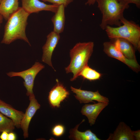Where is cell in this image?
I'll use <instances>...</instances> for the list:
<instances>
[{
  "mask_svg": "<svg viewBox=\"0 0 140 140\" xmlns=\"http://www.w3.org/2000/svg\"><path fill=\"white\" fill-rule=\"evenodd\" d=\"M30 15L22 7H20L7 20L1 43L9 44L17 39H20L31 46L25 33L27 19Z\"/></svg>",
  "mask_w": 140,
  "mask_h": 140,
  "instance_id": "obj_1",
  "label": "cell"
},
{
  "mask_svg": "<svg viewBox=\"0 0 140 140\" xmlns=\"http://www.w3.org/2000/svg\"><path fill=\"white\" fill-rule=\"evenodd\" d=\"M94 46V43L92 41L79 42L70 50V63L65 68V70L67 73L73 74L71 81L76 80L82 69L88 65L93 52Z\"/></svg>",
  "mask_w": 140,
  "mask_h": 140,
  "instance_id": "obj_2",
  "label": "cell"
},
{
  "mask_svg": "<svg viewBox=\"0 0 140 140\" xmlns=\"http://www.w3.org/2000/svg\"><path fill=\"white\" fill-rule=\"evenodd\" d=\"M96 2L102 15L100 25L102 29L104 30L108 25H121V20L124 17V12L129 8V5L123 4L117 0H96Z\"/></svg>",
  "mask_w": 140,
  "mask_h": 140,
  "instance_id": "obj_3",
  "label": "cell"
},
{
  "mask_svg": "<svg viewBox=\"0 0 140 140\" xmlns=\"http://www.w3.org/2000/svg\"><path fill=\"white\" fill-rule=\"evenodd\" d=\"M123 25L113 27L107 26L105 30L110 39L121 38L130 42L136 49L140 50V27L135 22L129 21L124 17L121 19Z\"/></svg>",
  "mask_w": 140,
  "mask_h": 140,
  "instance_id": "obj_4",
  "label": "cell"
},
{
  "mask_svg": "<svg viewBox=\"0 0 140 140\" xmlns=\"http://www.w3.org/2000/svg\"><path fill=\"white\" fill-rule=\"evenodd\" d=\"M44 68V65L37 61L31 67L27 70L19 72H10L7 75L10 77L18 76L22 78L24 80V85L27 91L26 94L29 96L34 94L33 89L36 77Z\"/></svg>",
  "mask_w": 140,
  "mask_h": 140,
  "instance_id": "obj_5",
  "label": "cell"
},
{
  "mask_svg": "<svg viewBox=\"0 0 140 140\" xmlns=\"http://www.w3.org/2000/svg\"><path fill=\"white\" fill-rule=\"evenodd\" d=\"M103 50L108 56L115 58L123 62L134 71H139L140 66L136 60L128 59L115 47L113 43L106 41L103 43Z\"/></svg>",
  "mask_w": 140,
  "mask_h": 140,
  "instance_id": "obj_6",
  "label": "cell"
},
{
  "mask_svg": "<svg viewBox=\"0 0 140 140\" xmlns=\"http://www.w3.org/2000/svg\"><path fill=\"white\" fill-rule=\"evenodd\" d=\"M60 38V34L53 31L51 32L47 36L46 41L42 47V61L52 67L55 71L52 62V57Z\"/></svg>",
  "mask_w": 140,
  "mask_h": 140,
  "instance_id": "obj_7",
  "label": "cell"
},
{
  "mask_svg": "<svg viewBox=\"0 0 140 140\" xmlns=\"http://www.w3.org/2000/svg\"><path fill=\"white\" fill-rule=\"evenodd\" d=\"M29 97V104L24 113L20 124V127L23 131L24 138L28 137V129L30 123L33 117L40 107L34 94Z\"/></svg>",
  "mask_w": 140,
  "mask_h": 140,
  "instance_id": "obj_8",
  "label": "cell"
},
{
  "mask_svg": "<svg viewBox=\"0 0 140 140\" xmlns=\"http://www.w3.org/2000/svg\"><path fill=\"white\" fill-rule=\"evenodd\" d=\"M140 131H132L124 122H120L113 134H110L108 140H134L140 139Z\"/></svg>",
  "mask_w": 140,
  "mask_h": 140,
  "instance_id": "obj_9",
  "label": "cell"
},
{
  "mask_svg": "<svg viewBox=\"0 0 140 140\" xmlns=\"http://www.w3.org/2000/svg\"><path fill=\"white\" fill-rule=\"evenodd\" d=\"M71 90L75 94L74 96L80 103H87L95 100L98 102H109L108 99L99 93V91L93 92L75 88L71 86Z\"/></svg>",
  "mask_w": 140,
  "mask_h": 140,
  "instance_id": "obj_10",
  "label": "cell"
},
{
  "mask_svg": "<svg viewBox=\"0 0 140 140\" xmlns=\"http://www.w3.org/2000/svg\"><path fill=\"white\" fill-rule=\"evenodd\" d=\"M56 85L49 92L48 100L50 105L54 108H58L61 102L67 98L69 94V92L58 80H56Z\"/></svg>",
  "mask_w": 140,
  "mask_h": 140,
  "instance_id": "obj_11",
  "label": "cell"
},
{
  "mask_svg": "<svg viewBox=\"0 0 140 140\" xmlns=\"http://www.w3.org/2000/svg\"><path fill=\"white\" fill-rule=\"evenodd\" d=\"M22 7L30 14L38 13L42 11H49L55 13L59 6L47 4L39 0H22Z\"/></svg>",
  "mask_w": 140,
  "mask_h": 140,
  "instance_id": "obj_12",
  "label": "cell"
},
{
  "mask_svg": "<svg viewBox=\"0 0 140 140\" xmlns=\"http://www.w3.org/2000/svg\"><path fill=\"white\" fill-rule=\"evenodd\" d=\"M109 102H98L93 104H86L82 107L81 112L87 118L90 125H94L98 116Z\"/></svg>",
  "mask_w": 140,
  "mask_h": 140,
  "instance_id": "obj_13",
  "label": "cell"
},
{
  "mask_svg": "<svg viewBox=\"0 0 140 140\" xmlns=\"http://www.w3.org/2000/svg\"><path fill=\"white\" fill-rule=\"evenodd\" d=\"M0 112L12 120L16 127L17 128L20 127L21 121L24 114L23 112L16 110L0 99Z\"/></svg>",
  "mask_w": 140,
  "mask_h": 140,
  "instance_id": "obj_14",
  "label": "cell"
},
{
  "mask_svg": "<svg viewBox=\"0 0 140 140\" xmlns=\"http://www.w3.org/2000/svg\"><path fill=\"white\" fill-rule=\"evenodd\" d=\"M116 48L121 52L127 58L136 60L135 50L132 45L127 40L123 39H112Z\"/></svg>",
  "mask_w": 140,
  "mask_h": 140,
  "instance_id": "obj_15",
  "label": "cell"
},
{
  "mask_svg": "<svg viewBox=\"0 0 140 140\" xmlns=\"http://www.w3.org/2000/svg\"><path fill=\"white\" fill-rule=\"evenodd\" d=\"M19 8L18 0H2L0 2V14L7 20Z\"/></svg>",
  "mask_w": 140,
  "mask_h": 140,
  "instance_id": "obj_16",
  "label": "cell"
},
{
  "mask_svg": "<svg viewBox=\"0 0 140 140\" xmlns=\"http://www.w3.org/2000/svg\"><path fill=\"white\" fill-rule=\"evenodd\" d=\"M65 8L63 5H59L57 11L51 19L53 25V31L59 34L62 32L64 29Z\"/></svg>",
  "mask_w": 140,
  "mask_h": 140,
  "instance_id": "obj_17",
  "label": "cell"
},
{
  "mask_svg": "<svg viewBox=\"0 0 140 140\" xmlns=\"http://www.w3.org/2000/svg\"><path fill=\"white\" fill-rule=\"evenodd\" d=\"M85 120H83L81 123ZM80 124L77 125L74 128L71 130L69 136L70 139L76 140H100L90 130H87L84 132L78 130V128Z\"/></svg>",
  "mask_w": 140,
  "mask_h": 140,
  "instance_id": "obj_18",
  "label": "cell"
},
{
  "mask_svg": "<svg viewBox=\"0 0 140 140\" xmlns=\"http://www.w3.org/2000/svg\"><path fill=\"white\" fill-rule=\"evenodd\" d=\"M80 76L84 79L92 81L99 79L101 76V74L87 65L81 71L79 76Z\"/></svg>",
  "mask_w": 140,
  "mask_h": 140,
  "instance_id": "obj_19",
  "label": "cell"
},
{
  "mask_svg": "<svg viewBox=\"0 0 140 140\" xmlns=\"http://www.w3.org/2000/svg\"><path fill=\"white\" fill-rule=\"evenodd\" d=\"M15 126L13 121L0 112V132H12Z\"/></svg>",
  "mask_w": 140,
  "mask_h": 140,
  "instance_id": "obj_20",
  "label": "cell"
},
{
  "mask_svg": "<svg viewBox=\"0 0 140 140\" xmlns=\"http://www.w3.org/2000/svg\"><path fill=\"white\" fill-rule=\"evenodd\" d=\"M65 131V127L63 125L57 124L53 127L52 129V132L54 135L57 137H59L63 134Z\"/></svg>",
  "mask_w": 140,
  "mask_h": 140,
  "instance_id": "obj_21",
  "label": "cell"
},
{
  "mask_svg": "<svg viewBox=\"0 0 140 140\" xmlns=\"http://www.w3.org/2000/svg\"><path fill=\"white\" fill-rule=\"evenodd\" d=\"M43 1L47 2L52 4H53L59 5H63L66 8L72 2L73 0H41Z\"/></svg>",
  "mask_w": 140,
  "mask_h": 140,
  "instance_id": "obj_22",
  "label": "cell"
},
{
  "mask_svg": "<svg viewBox=\"0 0 140 140\" xmlns=\"http://www.w3.org/2000/svg\"><path fill=\"white\" fill-rule=\"evenodd\" d=\"M123 4L129 5L130 3H133L138 8H140V0H117Z\"/></svg>",
  "mask_w": 140,
  "mask_h": 140,
  "instance_id": "obj_23",
  "label": "cell"
},
{
  "mask_svg": "<svg viewBox=\"0 0 140 140\" xmlns=\"http://www.w3.org/2000/svg\"><path fill=\"white\" fill-rule=\"evenodd\" d=\"M8 132L4 131L2 132L0 135V139L2 140H8Z\"/></svg>",
  "mask_w": 140,
  "mask_h": 140,
  "instance_id": "obj_24",
  "label": "cell"
},
{
  "mask_svg": "<svg viewBox=\"0 0 140 140\" xmlns=\"http://www.w3.org/2000/svg\"><path fill=\"white\" fill-rule=\"evenodd\" d=\"M16 139V135L12 132L8 133V140H15Z\"/></svg>",
  "mask_w": 140,
  "mask_h": 140,
  "instance_id": "obj_25",
  "label": "cell"
},
{
  "mask_svg": "<svg viewBox=\"0 0 140 140\" xmlns=\"http://www.w3.org/2000/svg\"><path fill=\"white\" fill-rule=\"evenodd\" d=\"M96 0H87V1L85 3L86 5H88L90 6L94 5L95 3Z\"/></svg>",
  "mask_w": 140,
  "mask_h": 140,
  "instance_id": "obj_26",
  "label": "cell"
},
{
  "mask_svg": "<svg viewBox=\"0 0 140 140\" xmlns=\"http://www.w3.org/2000/svg\"><path fill=\"white\" fill-rule=\"evenodd\" d=\"M3 18V16L0 14V27L1 24L2 23Z\"/></svg>",
  "mask_w": 140,
  "mask_h": 140,
  "instance_id": "obj_27",
  "label": "cell"
},
{
  "mask_svg": "<svg viewBox=\"0 0 140 140\" xmlns=\"http://www.w3.org/2000/svg\"><path fill=\"white\" fill-rule=\"evenodd\" d=\"M1 132H0V135L1 134ZM0 140H1L0 139Z\"/></svg>",
  "mask_w": 140,
  "mask_h": 140,
  "instance_id": "obj_28",
  "label": "cell"
},
{
  "mask_svg": "<svg viewBox=\"0 0 140 140\" xmlns=\"http://www.w3.org/2000/svg\"><path fill=\"white\" fill-rule=\"evenodd\" d=\"M2 0H0V2Z\"/></svg>",
  "mask_w": 140,
  "mask_h": 140,
  "instance_id": "obj_29",
  "label": "cell"
}]
</instances>
